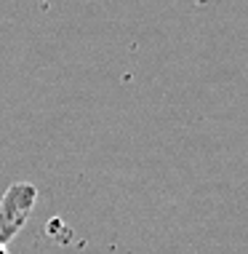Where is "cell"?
<instances>
[{
  "label": "cell",
  "mask_w": 248,
  "mask_h": 254,
  "mask_svg": "<svg viewBox=\"0 0 248 254\" xmlns=\"http://www.w3.org/2000/svg\"><path fill=\"white\" fill-rule=\"evenodd\" d=\"M0 254H5V252H3V246H0Z\"/></svg>",
  "instance_id": "cell-1"
}]
</instances>
